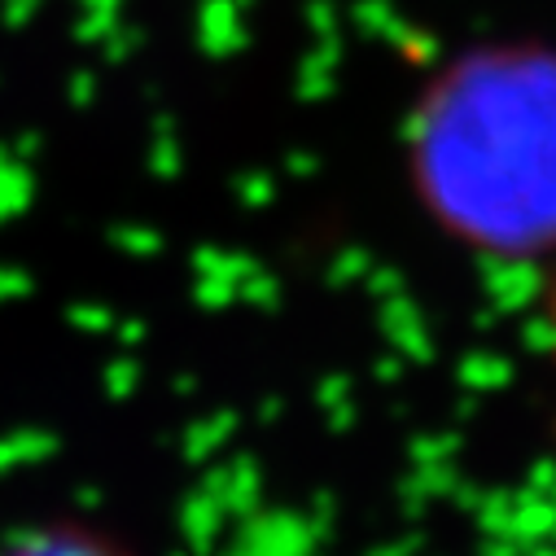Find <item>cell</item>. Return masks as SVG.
Segmentation results:
<instances>
[{
  "mask_svg": "<svg viewBox=\"0 0 556 556\" xmlns=\"http://www.w3.org/2000/svg\"><path fill=\"white\" fill-rule=\"evenodd\" d=\"M547 364H552V386H556V271H552V290H547ZM552 439H556V412H552Z\"/></svg>",
  "mask_w": 556,
  "mask_h": 556,
  "instance_id": "cell-1",
  "label": "cell"
}]
</instances>
